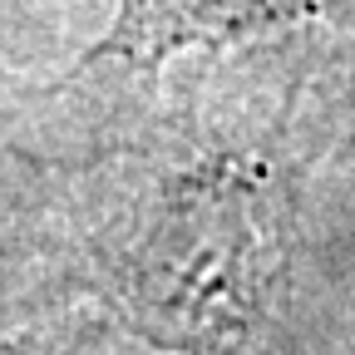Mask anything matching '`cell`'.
Returning a JSON list of instances; mask_svg holds the SVG:
<instances>
[{
    "mask_svg": "<svg viewBox=\"0 0 355 355\" xmlns=\"http://www.w3.org/2000/svg\"><path fill=\"white\" fill-rule=\"evenodd\" d=\"M296 0H123L114 44L133 55H163L193 40H227L291 15Z\"/></svg>",
    "mask_w": 355,
    "mask_h": 355,
    "instance_id": "2",
    "label": "cell"
},
{
    "mask_svg": "<svg viewBox=\"0 0 355 355\" xmlns=\"http://www.w3.org/2000/svg\"><path fill=\"white\" fill-rule=\"evenodd\" d=\"M266 237L237 173H188L119 261L123 316L168 355L232 350L261 301Z\"/></svg>",
    "mask_w": 355,
    "mask_h": 355,
    "instance_id": "1",
    "label": "cell"
}]
</instances>
